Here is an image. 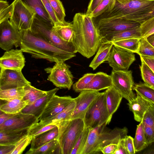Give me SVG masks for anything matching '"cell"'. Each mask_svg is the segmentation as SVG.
Returning <instances> with one entry per match:
<instances>
[{
	"label": "cell",
	"mask_w": 154,
	"mask_h": 154,
	"mask_svg": "<svg viewBox=\"0 0 154 154\" xmlns=\"http://www.w3.org/2000/svg\"><path fill=\"white\" fill-rule=\"evenodd\" d=\"M72 24L74 35L72 43L77 52L89 58L93 56L102 43L93 18L82 13L76 14Z\"/></svg>",
	"instance_id": "6da1fadb"
},
{
	"label": "cell",
	"mask_w": 154,
	"mask_h": 154,
	"mask_svg": "<svg viewBox=\"0 0 154 154\" xmlns=\"http://www.w3.org/2000/svg\"><path fill=\"white\" fill-rule=\"evenodd\" d=\"M19 32L20 50L22 52L30 54L34 58L56 62L59 60L65 61L76 56L75 53L50 44L30 29L20 30Z\"/></svg>",
	"instance_id": "7a4b0ae2"
},
{
	"label": "cell",
	"mask_w": 154,
	"mask_h": 154,
	"mask_svg": "<svg viewBox=\"0 0 154 154\" xmlns=\"http://www.w3.org/2000/svg\"><path fill=\"white\" fill-rule=\"evenodd\" d=\"M154 17V0H116L113 8L103 13L101 18H121L141 24Z\"/></svg>",
	"instance_id": "3957f363"
},
{
	"label": "cell",
	"mask_w": 154,
	"mask_h": 154,
	"mask_svg": "<svg viewBox=\"0 0 154 154\" xmlns=\"http://www.w3.org/2000/svg\"><path fill=\"white\" fill-rule=\"evenodd\" d=\"M105 122L93 128H89L86 141L82 154H91L101 152V149L111 143L118 144L119 140L127 135L128 129L116 127L110 129Z\"/></svg>",
	"instance_id": "277c9868"
},
{
	"label": "cell",
	"mask_w": 154,
	"mask_h": 154,
	"mask_svg": "<svg viewBox=\"0 0 154 154\" xmlns=\"http://www.w3.org/2000/svg\"><path fill=\"white\" fill-rule=\"evenodd\" d=\"M53 124L58 128L57 138L61 154L71 153L85 127L83 120L79 118L64 120Z\"/></svg>",
	"instance_id": "5b68a950"
},
{
	"label": "cell",
	"mask_w": 154,
	"mask_h": 154,
	"mask_svg": "<svg viewBox=\"0 0 154 154\" xmlns=\"http://www.w3.org/2000/svg\"><path fill=\"white\" fill-rule=\"evenodd\" d=\"M30 30L50 44L61 49L75 54L77 52L72 43L65 42L58 36L52 22L44 21L35 15Z\"/></svg>",
	"instance_id": "8992f818"
},
{
	"label": "cell",
	"mask_w": 154,
	"mask_h": 154,
	"mask_svg": "<svg viewBox=\"0 0 154 154\" xmlns=\"http://www.w3.org/2000/svg\"><path fill=\"white\" fill-rule=\"evenodd\" d=\"M111 120L106 104L105 92H101L85 114L83 119L85 125L93 128L105 122L109 124Z\"/></svg>",
	"instance_id": "52a82bcc"
},
{
	"label": "cell",
	"mask_w": 154,
	"mask_h": 154,
	"mask_svg": "<svg viewBox=\"0 0 154 154\" xmlns=\"http://www.w3.org/2000/svg\"><path fill=\"white\" fill-rule=\"evenodd\" d=\"M94 24L99 34L103 38L122 31L138 28L140 24L130 20L113 18H101Z\"/></svg>",
	"instance_id": "ba28073f"
},
{
	"label": "cell",
	"mask_w": 154,
	"mask_h": 154,
	"mask_svg": "<svg viewBox=\"0 0 154 154\" xmlns=\"http://www.w3.org/2000/svg\"><path fill=\"white\" fill-rule=\"evenodd\" d=\"M113 86L123 97L128 102L136 97L133 88L135 83L131 70L115 71L112 70L111 75Z\"/></svg>",
	"instance_id": "9c48e42d"
},
{
	"label": "cell",
	"mask_w": 154,
	"mask_h": 154,
	"mask_svg": "<svg viewBox=\"0 0 154 154\" xmlns=\"http://www.w3.org/2000/svg\"><path fill=\"white\" fill-rule=\"evenodd\" d=\"M70 66L63 60L55 62L52 68H46L45 70L50 74L48 80L56 87L69 90L73 85V75L69 70Z\"/></svg>",
	"instance_id": "30bf717a"
},
{
	"label": "cell",
	"mask_w": 154,
	"mask_h": 154,
	"mask_svg": "<svg viewBox=\"0 0 154 154\" xmlns=\"http://www.w3.org/2000/svg\"><path fill=\"white\" fill-rule=\"evenodd\" d=\"M10 21L20 31L30 29L35 13L20 0H14Z\"/></svg>",
	"instance_id": "8fae6325"
},
{
	"label": "cell",
	"mask_w": 154,
	"mask_h": 154,
	"mask_svg": "<svg viewBox=\"0 0 154 154\" xmlns=\"http://www.w3.org/2000/svg\"><path fill=\"white\" fill-rule=\"evenodd\" d=\"M21 37L19 31L8 19L0 24V48L8 51L14 46H20Z\"/></svg>",
	"instance_id": "7c38bea8"
},
{
	"label": "cell",
	"mask_w": 154,
	"mask_h": 154,
	"mask_svg": "<svg viewBox=\"0 0 154 154\" xmlns=\"http://www.w3.org/2000/svg\"><path fill=\"white\" fill-rule=\"evenodd\" d=\"M136 60L134 53L113 45L107 61L112 70H127Z\"/></svg>",
	"instance_id": "4fadbf2b"
},
{
	"label": "cell",
	"mask_w": 154,
	"mask_h": 154,
	"mask_svg": "<svg viewBox=\"0 0 154 154\" xmlns=\"http://www.w3.org/2000/svg\"><path fill=\"white\" fill-rule=\"evenodd\" d=\"M80 92L77 97L74 98L75 106L69 120L79 118L83 120L88 109L101 93L98 91L88 90H83Z\"/></svg>",
	"instance_id": "5bb4252c"
},
{
	"label": "cell",
	"mask_w": 154,
	"mask_h": 154,
	"mask_svg": "<svg viewBox=\"0 0 154 154\" xmlns=\"http://www.w3.org/2000/svg\"><path fill=\"white\" fill-rule=\"evenodd\" d=\"M33 115L20 113L7 120L0 126V131H13L29 128L38 122Z\"/></svg>",
	"instance_id": "9a60e30c"
},
{
	"label": "cell",
	"mask_w": 154,
	"mask_h": 154,
	"mask_svg": "<svg viewBox=\"0 0 154 154\" xmlns=\"http://www.w3.org/2000/svg\"><path fill=\"white\" fill-rule=\"evenodd\" d=\"M31 85L23 76L21 71L1 69L0 89L24 87Z\"/></svg>",
	"instance_id": "2e32d148"
},
{
	"label": "cell",
	"mask_w": 154,
	"mask_h": 154,
	"mask_svg": "<svg viewBox=\"0 0 154 154\" xmlns=\"http://www.w3.org/2000/svg\"><path fill=\"white\" fill-rule=\"evenodd\" d=\"M25 63V58L21 51L12 49L7 51L0 57V68L21 71Z\"/></svg>",
	"instance_id": "e0dca14e"
},
{
	"label": "cell",
	"mask_w": 154,
	"mask_h": 154,
	"mask_svg": "<svg viewBox=\"0 0 154 154\" xmlns=\"http://www.w3.org/2000/svg\"><path fill=\"white\" fill-rule=\"evenodd\" d=\"M73 100L70 96L60 97L54 95L47 104L38 121L44 120L55 116L63 110Z\"/></svg>",
	"instance_id": "ac0fdd59"
},
{
	"label": "cell",
	"mask_w": 154,
	"mask_h": 154,
	"mask_svg": "<svg viewBox=\"0 0 154 154\" xmlns=\"http://www.w3.org/2000/svg\"><path fill=\"white\" fill-rule=\"evenodd\" d=\"M59 89L55 88L48 91L45 96L37 100L32 104L26 106L20 112L33 115L38 119L51 99Z\"/></svg>",
	"instance_id": "d6986e66"
},
{
	"label": "cell",
	"mask_w": 154,
	"mask_h": 154,
	"mask_svg": "<svg viewBox=\"0 0 154 154\" xmlns=\"http://www.w3.org/2000/svg\"><path fill=\"white\" fill-rule=\"evenodd\" d=\"M129 110L133 113L134 120L141 122L146 110L154 105L137 94L136 98L127 104Z\"/></svg>",
	"instance_id": "ffe728a7"
},
{
	"label": "cell",
	"mask_w": 154,
	"mask_h": 154,
	"mask_svg": "<svg viewBox=\"0 0 154 154\" xmlns=\"http://www.w3.org/2000/svg\"><path fill=\"white\" fill-rule=\"evenodd\" d=\"M113 86L110 75L103 72H98L95 75L84 90L99 91Z\"/></svg>",
	"instance_id": "44dd1931"
},
{
	"label": "cell",
	"mask_w": 154,
	"mask_h": 154,
	"mask_svg": "<svg viewBox=\"0 0 154 154\" xmlns=\"http://www.w3.org/2000/svg\"><path fill=\"white\" fill-rule=\"evenodd\" d=\"M104 92L107 109L111 119L113 115L118 108L123 97L113 86L107 89Z\"/></svg>",
	"instance_id": "7402d4cb"
},
{
	"label": "cell",
	"mask_w": 154,
	"mask_h": 154,
	"mask_svg": "<svg viewBox=\"0 0 154 154\" xmlns=\"http://www.w3.org/2000/svg\"><path fill=\"white\" fill-rule=\"evenodd\" d=\"M113 45L111 42L102 43L99 47L97 54L89 67L95 70L102 63L107 61Z\"/></svg>",
	"instance_id": "603a6c76"
},
{
	"label": "cell",
	"mask_w": 154,
	"mask_h": 154,
	"mask_svg": "<svg viewBox=\"0 0 154 154\" xmlns=\"http://www.w3.org/2000/svg\"><path fill=\"white\" fill-rule=\"evenodd\" d=\"M58 130L56 126L54 128L33 137L30 149H36L51 141L57 139Z\"/></svg>",
	"instance_id": "cb8c5ba5"
},
{
	"label": "cell",
	"mask_w": 154,
	"mask_h": 154,
	"mask_svg": "<svg viewBox=\"0 0 154 154\" xmlns=\"http://www.w3.org/2000/svg\"><path fill=\"white\" fill-rule=\"evenodd\" d=\"M28 129L0 131V145H15L21 138L27 134Z\"/></svg>",
	"instance_id": "d4e9b609"
},
{
	"label": "cell",
	"mask_w": 154,
	"mask_h": 154,
	"mask_svg": "<svg viewBox=\"0 0 154 154\" xmlns=\"http://www.w3.org/2000/svg\"><path fill=\"white\" fill-rule=\"evenodd\" d=\"M27 7L35 13V16L41 20L52 22L41 0H20Z\"/></svg>",
	"instance_id": "484cf974"
},
{
	"label": "cell",
	"mask_w": 154,
	"mask_h": 154,
	"mask_svg": "<svg viewBox=\"0 0 154 154\" xmlns=\"http://www.w3.org/2000/svg\"><path fill=\"white\" fill-rule=\"evenodd\" d=\"M139 27L122 31L107 35L103 38L102 43L110 42L130 38H141Z\"/></svg>",
	"instance_id": "4316f807"
},
{
	"label": "cell",
	"mask_w": 154,
	"mask_h": 154,
	"mask_svg": "<svg viewBox=\"0 0 154 154\" xmlns=\"http://www.w3.org/2000/svg\"><path fill=\"white\" fill-rule=\"evenodd\" d=\"M75 106V102L73 100L62 111L50 119L40 121V122L43 125H48L64 120H69Z\"/></svg>",
	"instance_id": "83f0119b"
},
{
	"label": "cell",
	"mask_w": 154,
	"mask_h": 154,
	"mask_svg": "<svg viewBox=\"0 0 154 154\" xmlns=\"http://www.w3.org/2000/svg\"><path fill=\"white\" fill-rule=\"evenodd\" d=\"M27 105L22 98H16L8 101L2 106L1 109L6 114H17L20 113Z\"/></svg>",
	"instance_id": "f1b7e54d"
},
{
	"label": "cell",
	"mask_w": 154,
	"mask_h": 154,
	"mask_svg": "<svg viewBox=\"0 0 154 154\" xmlns=\"http://www.w3.org/2000/svg\"><path fill=\"white\" fill-rule=\"evenodd\" d=\"M25 94L22 99L27 105L32 104L37 100L45 96L47 91L38 89L32 86L31 85H27L23 87Z\"/></svg>",
	"instance_id": "f546056e"
},
{
	"label": "cell",
	"mask_w": 154,
	"mask_h": 154,
	"mask_svg": "<svg viewBox=\"0 0 154 154\" xmlns=\"http://www.w3.org/2000/svg\"><path fill=\"white\" fill-rule=\"evenodd\" d=\"M57 150L58 153L61 154L58 140L56 139L36 149H30L25 154H54Z\"/></svg>",
	"instance_id": "4dcf8cb0"
},
{
	"label": "cell",
	"mask_w": 154,
	"mask_h": 154,
	"mask_svg": "<svg viewBox=\"0 0 154 154\" xmlns=\"http://www.w3.org/2000/svg\"><path fill=\"white\" fill-rule=\"evenodd\" d=\"M53 28L56 34L62 40L72 43L74 30L72 23L67 22L66 24L53 26Z\"/></svg>",
	"instance_id": "1f68e13d"
},
{
	"label": "cell",
	"mask_w": 154,
	"mask_h": 154,
	"mask_svg": "<svg viewBox=\"0 0 154 154\" xmlns=\"http://www.w3.org/2000/svg\"><path fill=\"white\" fill-rule=\"evenodd\" d=\"M141 38H132L111 42L113 45L123 50L137 54Z\"/></svg>",
	"instance_id": "d6a6232c"
},
{
	"label": "cell",
	"mask_w": 154,
	"mask_h": 154,
	"mask_svg": "<svg viewBox=\"0 0 154 154\" xmlns=\"http://www.w3.org/2000/svg\"><path fill=\"white\" fill-rule=\"evenodd\" d=\"M137 94L151 103H154V88L145 83L135 84L133 88Z\"/></svg>",
	"instance_id": "836d02e7"
},
{
	"label": "cell",
	"mask_w": 154,
	"mask_h": 154,
	"mask_svg": "<svg viewBox=\"0 0 154 154\" xmlns=\"http://www.w3.org/2000/svg\"><path fill=\"white\" fill-rule=\"evenodd\" d=\"M25 94L23 87L0 89V99L8 101L18 98H23Z\"/></svg>",
	"instance_id": "e575fe53"
},
{
	"label": "cell",
	"mask_w": 154,
	"mask_h": 154,
	"mask_svg": "<svg viewBox=\"0 0 154 154\" xmlns=\"http://www.w3.org/2000/svg\"><path fill=\"white\" fill-rule=\"evenodd\" d=\"M137 126L134 143L135 152L140 151L148 146L145 143L142 121Z\"/></svg>",
	"instance_id": "d590c367"
},
{
	"label": "cell",
	"mask_w": 154,
	"mask_h": 154,
	"mask_svg": "<svg viewBox=\"0 0 154 154\" xmlns=\"http://www.w3.org/2000/svg\"><path fill=\"white\" fill-rule=\"evenodd\" d=\"M140 66L141 75L144 83L154 88V72L147 66L141 56Z\"/></svg>",
	"instance_id": "8d00e7d4"
},
{
	"label": "cell",
	"mask_w": 154,
	"mask_h": 154,
	"mask_svg": "<svg viewBox=\"0 0 154 154\" xmlns=\"http://www.w3.org/2000/svg\"><path fill=\"white\" fill-rule=\"evenodd\" d=\"M115 2L116 0H103L91 13L87 15L92 18L97 17L112 10Z\"/></svg>",
	"instance_id": "74e56055"
},
{
	"label": "cell",
	"mask_w": 154,
	"mask_h": 154,
	"mask_svg": "<svg viewBox=\"0 0 154 154\" xmlns=\"http://www.w3.org/2000/svg\"><path fill=\"white\" fill-rule=\"evenodd\" d=\"M89 131V128L85 125L84 129L73 148L71 154H82L86 141Z\"/></svg>",
	"instance_id": "f35d334b"
},
{
	"label": "cell",
	"mask_w": 154,
	"mask_h": 154,
	"mask_svg": "<svg viewBox=\"0 0 154 154\" xmlns=\"http://www.w3.org/2000/svg\"><path fill=\"white\" fill-rule=\"evenodd\" d=\"M56 126L54 124L45 125L42 124L40 122H38L32 125L29 128L27 134L33 137Z\"/></svg>",
	"instance_id": "ab89813d"
},
{
	"label": "cell",
	"mask_w": 154,
	"mask_h": 154,
	"mask_svg": "<svg viewBox=\"0 0 154 154\" xmlns=\"http://www.w3.org/2000/svg\"><path fill=\"white\" fill-rule=\"evenodd\" d=\"M53 8L57 18L61 23L66 24L65 20V11L61 2L60 0H48Z\"/></svg>",
	"instance_id": "60d3db41"
},
{
	"label": "cell",
	"mask_w": 154,
	"mask_h": 154,
	"mask_svg": "<svg viewBox=\"0 0 154 154\" xmlns=\"http://www.w3.org/2000/svg\"><path fill=\"white\" fill-rule=\"evenodd\" d=\"M137 54L141 56L154 57V47L149 43L146 38H141L140 41Z\"/></svg>",
	"instance_id": "b9f144b4"
},
{
	"label": "cell",
	"mask_w": 154,
	"mask_h": 154,
	"mask_svg": "<svg viewBox=\"0 0 154 154\" xmlns=\"http://www.w3.org/2000/svg\"><path fill=\"white\" fill-rule=\"evenodd\" d=\"M139 28L142 38L154 34V17L140 24Z\"/></svg>",
	"instance_id": "7bdbcfd3"
},
{
	"label": "cell",
	"mask_w": 154,
	"mask_h": 154,
	"mask_svg": "<svg viewBox=\"0 0 154 154\" xmlns=\"http://www.w3.org/2000/svg\"><path fill=\"white\" fill-rule=\"evenodd\" d=\"M95 73H87L84 74L73 85V90L76 92H80L84 90L85 87L91 80Z\"/></svg>",
	"instance_id": "ee69618b"
},
{
	"label": "cell",
	"mask_w": 154,
	"mask_h": 154,
	"mask_svg": "<svg viewBox=\"0 0 154 154\" xmlns=\"http://www.w3.org/2000/svg\"><path fill=\"white\" fill-rule=\"evenodd\" d=\"M33 137L28 134L21 138L15 145L11 154H22L26 147L31 143Z\"/></svg>",
	"instance_id": "f6af8a7d"
},
{
	"label": "cell",
	"mask_w": 154,
	"mask_h": 154,
	"mask_svg": "<svg viewBox=\"0 0 154 154\" xmlns=\"http://www.w3.org/2000/svg\"><path fill=\"white\" fill-rule=\"evenodd\" d=\"M41 1L48 14L54 26L66 24L67 23L64 24L59 20L48 0H41Z\"/></svg>",
	"instance_id": "bcb514c9"
},
{
	"label": "cell",
	"mask_w": 154,
	"mask_h": 154,
	"mask_svg": "<svg viewBox=\"0 0 154 154\" xmlns=\"http://www.w3.org/2000/svg\"><path fill=\"white\" fill-rule=\"evenodd\" d=\"M142 121L143 124L154 128V105L151 106L146 110Z\"/></svg>",
	"instance_id": "7dc6e473"
},
{
	"label": "cell",
	"mask_w": 154,
	"mask_h": 154,
	"mask_svg": "<svg viewBox=\"0 0 154 154\" xmlns=\"http://www.w3.org/2000/svg\"><path fill=\"white\" fill-rule=\"evenodd\" d=\"M143 126L145 143L148 146L154 141V128L145 124Z\"/></svg>",
	"instance_id": "c3c4849f"
},
{
	"label": "cell",
	"mask_w": 154,
	"mask_h": 154,
	"mask_svg": "<svg viewBox=\"0 0 154 154\" xmlns=\"http://www.w3.org/2000/svg\"><path fill=\"white\" fill-rule=\"evenodd\" d=\"M122 140L124 146L128 154H135L134 138L130 136L127 135L122 138Z\"/></svg>",
	"instance_id": "681fc988"
},
{
	"label": "cell",
	"mask_w": 154,
	"mask_h": 154,
	"mask_svg": "<svg viewBox=\"0 0 154 154\" xmlns=\"http://www.w3.org/2000/svg\"><path fill=\"white\" fill-rule=\"evenodd\" d=\"M13 8L12 2L8 7L0 10V24L4 21L10 18Z\"/></svg>",
	"instance_id": "f907efd6"
},
{
	"label": "cell",
	"mask_w": 154,
	"mask_h": 154,
	"mask_svg": "<svg viewBox=\"0 0 154 154\" xmlns=\"http://www.w3.org/2000/svg\"><path fill=\"white\" fill-rule=\"evenodd\" d=\"M117 147V144L111 143L103 147L101 152L104 154H114Z\"/></svg>",
	"instance_id": "816d5d0a"
},
{
	"label": "cell",
	"mask_w": 154,
	"mask_h": 154,
	"mask_svg": "<svg viewBox=\"0 0 154 154\" xmlns=\"http://www.w3.org/2000/svg\"><path fill=\"white\" fill-rule=\"evenodd\" d=\"M15 145H0V154H11Z\"/></svg>",
	"instance_id": "f5cc1de1"
},
{
	"label": "cell",
	"mask_w": 154,
	"mask_h": 154,
	"mask_svg": "<svg viewBox=\"0 0 154 154\" xmlns=\"http://www.w3.org/2000/svg\"><path fill=\"white\" fill-rule=\"evenodd\" d=\"M114 154H128L124 146L122 138L119 140L117 144V149Z\"/></svg>",
	"instance_id": "db71d44e"
},
{
	"label": "cell",
	"mask_w": 154,
	"mask_h": 154,
	"mask_svg": "<svg viewBox=\"0 0 154 154\" xmlns=\"http://www.w3.org/2000/svg\"><path fill=\"white\" fill-rule=\"evenodd\" d=\"M103 0H91L89 4L87 10L85 14L87 15L90 14L95 8Z\"/></svg>",
	"instance_id": "11a10c76"
},
{
	"label": "cell",
	"mask_w": 154,
	"mask_h": 154,
	"mask_svg": "<svg viewBox=\"0 0 154 154\" xmlns=\"http://www.w3.org/2000/svg\"><path fill=\"white\" fill-rule=\"evenodd\" d=\"M141 56L147 66L154 72V57Z\"/></svg>",
	"instance_id": "9f6ffc18"
},
{
	"label": "cell",
	"mask_w": 154,
	"mask_h": 154,
	"mask_svg": "<svg viewBox=\"0 0 154 154\" xmlns=\"http://www.w3.org/2000/svg\"><path fill=\"white\" fill-rule=\"evenodd\" d=\"M16 114H11L4 113L0 116V126L7 120Z\"/></svg>",
	"instance_id": "6f0895ef"
},
{
	"label": "cell",
	"mask_w": 154,
	"mask_h": 154,
	"mask_svg": "<svg viewBox=\"0 0 154 154\" xmlns=\"http://www.w3.org/2000/svg\"><path fill=\"white\" fill-rule=\"evenodd\" d=\"M146 38L149 43L154 47V34L149 35Z\"/></svg>",
	"instance_id": "680465c9"
},
{
	"label": "cell",
	"mask_w": 154,
	"mask_h": 154,
	"mask_svg": "<svg viewBox=\"0 0 154 154\" xmlns=\"http://www.w3.org/2000/svg\"><path fill=\"white\" fill-rule=\"evenodd\" d=\"M9 5L8 2L6 1L0 0V10L7 8Z\"/></svg>",
	"instance_id": "91938a15"
},
{
	"label": "cell",
	"mask_w": 154,
	"mask_h": 154,
	"mask_svg": "<svg viewBox=\"0 0 154 154\" xmlns=\"http://www.w3.org/2000/svg\"><path fill=\"white\" fill-rule=\"evenodd\" d=\"M8 101L2 100L0 99V116L5 113L3 111H2L1 109V108L2 106H3L4 104L6 103Z\"/></svg>",
	"instance_id": "94428289"
},
{
	"label": "cell",
	"mask_w": 154,
	"mask_h": 154,
	"mask_svg": "<svg viewBox=\"0 0 154 154\" xmlns=\"http://www.w3.org/2000/svg\"><path fill=\"white\" fill-rule=\"evenodd\" d=\"M116 0L118 2H119L122 1H123V0Z\"/></svg>",
	"instance_id": "6125c7cd"
},
{
	"label": "cell",
	"mask_w": 154,
	"mask_h": 154,
	"mask_svg": "<svg viewBox=\"0 0 154 154\" xmlns=\"http://www.w3.org/2000/svg\"><path fill=\"white\" fill-rule=\"evenodd\" d=\"M150 0V1H152V0Z\"/></svg>",
	"instance_id": "be15d7a7"
}]
</instances>
